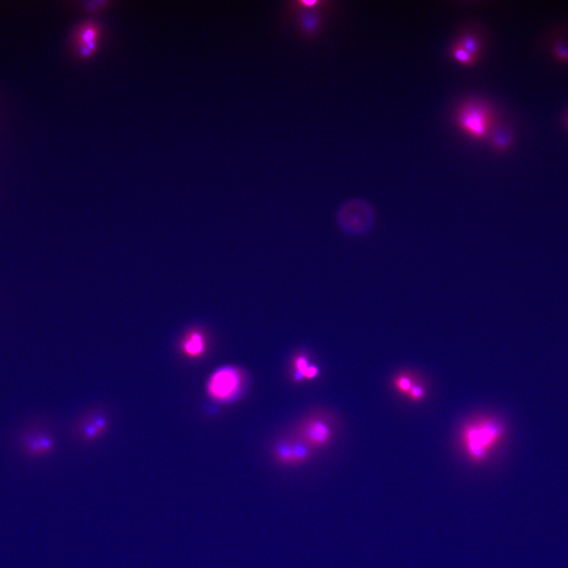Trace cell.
<instances>
[{"label": "cell", "mask_w": 568, "mask_h": 568, "mask_svg": "<svg viewBox=\"0 0 568 568\" xmlns=\"http://www.w3.org/2000/svg\"><path fill=\"white\" fill-rule=\"evenodd\" d=\"M505 434L506 428L501 420L482 417L465 424L461 430L462 446L470 461L480 464L487 460Z\"/></svg>", "instance_id": "1"}, {"label": "cell", "mask_w": 568, "mask_h": 568, "mask_svg": "<svg viewBox=\"0 0 568 568\" xmlns=\"http://www.w3.org/2000/svg\"><path fill=\"white\" fill-rule=\"evenodd\" d=\"M335 224L344 235L364 238L375 229L378 216L374 205L362 197H352L339 205Z\"/></svg>", "instance_id": "2"}, {"label": "cell", "mask_w": 568, "mask_h": 568, "mask_svg": "<svg viewBox=\"0 0 568 568\" xmlns=\"http://www.w3.org/2000/svg\"><path fill=\"white\" fill-rule=\"evenodd\" d=\"M457 122L463 132L476 139H484L489 132L492 115L487 105L470 102L458 111Z\"/></svg>", "instance_id": "3"}, {"label": "cell", "mask_w": 568, "mask_h": 568, "mask_svg": "<svg viewBox=\"0 0 568 568\" xmlns=\"http://www.w3.org/2000/svg\"><path fill=\"white\" fill-rule=\"evenodd\" d=\"M242 385L243 376L240 371L234 366H224L211 375L207 391L211 399L225 402L238 395Z\"/></svg>", "instance_id": "4"}, {"label": "cell", "mask_w": 568, "mask_h": 568, "mask_svg": "<svg viewBox=\"0 0 568 568\" xmlns=\"http://www.w3.org/2000/svg\"><path fill=\"white\" fill-rule=\"evenodd\" d=\"M332 437V428L323 417H311L302 424L299 430V440L312 449L327 446Z\"/></svg>", "instance_id": "5"}, {"label": "cell", "mask_w": 568, "mask_h": 568, "mask_svg": "<svg viewBox=\"0 0 568 568\" xmlns=\"http://www.w3.org/2000/svg\"><path fill=\"white\" fill-rule=\"evenodd\" d=\"M19 446L26 457L39 458L51 453L54 447V441L52 436L44 431L30 428L21 434Z\"/></svg>", "instance_id": "6"}, {"label": "cell", "mask_w": 568, "mask_h": 568, "mask_svg": "<svg viewBox=\"0 0 568 568\" xmlns=\"http://www.w3.org/2000/svg\"><path fill=\"white\" fill-rule=\"evenodd\" d=\"M183 352L190 357L197 358L202 355L205 350V343L203 335L199 332L191 334L184 342Z\"/></svg>", "instance_id": "7"}, {"label": "cell", "mask_w": 568, "mask_h": 568, "mask_svg": "<svg viewBox=\"0 0 568 568\" xmlns=\"http://www.w3.org/2000/svg\"><path fill=\"white\" fill-rule=\"evenodd\" d=\"M277 461L284 466H294L292 441L279 442L273 451Z\"/></svg>", "instance_id": "8"}, {"label": "cell", "mask_w": 568, "mask_h": 568, "mask_svg": "<svg viewBox=\"0 0 568 568\" xmlns=\"http://www.w3.org/2000/svg\"><path fill=\"white\" fill-rule=\"evenodd\" d=\"M457 44L460 45L463 50L469 52L475 59L479 57L480 42H479L478 38L474 34H464Z\"/></svg>", "instance_id": "9"}, {"label": "cell", "mask_w": 568, "mask_h": 568, "mask_svg": "<svg viewBox=\"0 0 568 568\" xmlns=\"http://www.w3.org/2000/svg\"><path fill=\"white\" fill-rule=\"evenodd\" d=\"M415 383L412 376L408 374H399L397 375L393 380V386L397 392L407 396Z\"/></svg>", "instance_id": "10"}, {"label": "cell", "mask_w": 568, "mask_h": 568, "mask_svg": "<svg viewBox=\"0 0 568 568\" xmlns=\"http://www.w3.org/2000/svg\"><path fill=\"white\" fill-rule=\"evenodd\" d=\"M311 365L309 359L305 355H298L294 361V366L296 368L294 379L297 382L305 380V373Z\"/></svg>", "instance_id": "11"}, {"label": "cell", "mask_w": 568, "mask_h": 568, "mask_svg": "<svg viewBox=\"0 0 568 568\" xmlns=\"http://www.w3.org/2000/svg\"><path fill=\"white\" fill-rule=\"evenodd\" d=\"M451 54L456 60L460 63L466 65H472L475 63V59L471 54L458 44H456L453 50H451Z\"/></svg>", "instance_id": "12"}, {"label": "cell", "mask_w": 568, "mask_h": 568, "mask_svg": "<svg viewBox=\"0 0 568 568\" xmlns=\"http://www.w3.org/2000/svg\"><path fill=\"white\" fill-rule=\"evenodd\" d=\"M426 395V388L416 382L407 397L413 402H420L425 399Z\"/></svg>", "instance_id": "13"}, {"label": "cell", "mask_w": 568, "mask_h": 568, "mask_svg": "<svg viewBox=\"0 0 568 568\" xmlns=\"http://www.w3.org/2000/svg\"><path fill=\"white\" fill-rule=\"evenodd\" d=\"M93 423V424L86 429L87 435L92 436L98 434L100 431L104 428L105 424V422L102 420H95Z\"/></svg>", "instance_id": "14"}, {"label": "cell", "mask_w": 568, "mask_h": 568, "mask_svg": "<svg viewBox=\"0 0 568 568\" xmlns=\"http://www.w3.org/2000/svg\"><path fill=\"white\" fill-rule=\"evenodd\" d=\"M319 374V369L317 366L311 365L305 373V379L311 380L316 378Z\"/></svg>", "instance_id": "15"}]
</instances>
